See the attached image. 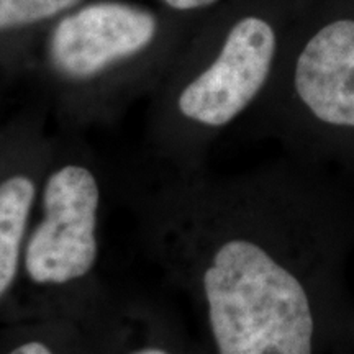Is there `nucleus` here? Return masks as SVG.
<instances>
[{
	"label": "nucleus",
	"instance_id": "3",
	"mask_svg": "<svg viewBox=\"0 0 354 354\" xmlns=\"http://www.w3.org/2000/svg\"><path fill=\"white\" fill-rule=\"evenodd\" d=\"M276 35L268 21L246 17L233 25L218 55L177 79L161 109L158 153L169 172H197L198 140L232 123L268 82Z\"/></svg>",
	"mask_w": 354,
	"mask_h": 354
},
{
	"label": "nucleus",
	"instance_id": "5",
	"mask_svg": "<svg viewBox=\"0 0 354 354\" xmlns=\"http://www.w3.org/2000/svg\"><path fill=\"white\" fill-rule=\"evenodd\" d=\"M51 145L32 131L0 153V308H8L19 282L21 254Z\"/></svg>",
	"mask_w": 354,
	"mask_h": 354
},
{
	"label": "nucleus",
	"instance_id": "7",
	"mask_svg": "<svg viewBox=\"0 0 354 354\" xmlns=\"http://www.w3.org/2000/svg\"><path fill=\"white\" fill-rule=\"evenodd\" d=\"M6 354H66L76 325L68 322H24Z\"/></svg>",
	"mask_w": 354,
	"mask_h": 354
},
{
	"label": "nucleus",
	"instance_id": "8",
	"mask_svg": "<svg viewBox=\"0 0 354 354\" xmlns=\"http://www.w3.org/2000/svg\"><path fill=\"white\" fill-rule=\"evenodd\" d=\"M82 0H0V33L55 19Z\"/></svg>",
	"mask_w": 354,
	"mask_h": 354
},
{
	"label": "nucleus",
	"instance_id": "9",
	"mask_svg": "<svg viewBox=\"0 0 354 354\" xmlns=\"http://www.w3.org/2000/svg\"><path fill=\"white\" fill-rule=\"evenodd\" d=\"M167 7L174 8V10L187 12V10H198V8H205L214 6L216 0H161Z\"/></svg>",
	"mask_w": 354,
	"mask_h": 354
},
{
	"label": "nucleus",
	"instance_id": "2",
	"mask_svg": "<svg viewBox=\"0 0 354 354\" xmlns=\"http://www.w3.org/2000/svg\"><path fill=\"white\" fill-rule=\"evenodd\" d=\"M105 205V172L94 154L53 143L8 305L19 320L81 325L109 297L102 277Z\"/></svg>",
	"mask_w": 354,
	"mask_h": 354
},
{
	"label": "nucleus",
	"instance_id": "6",
	"mask_svg": "<svg viewBox=\"0 0 354 354\" xmlns=\"http://www.w3.org/2000/svg\"><path fill=\"white\" fill-rule=\"evenodd\" d=\"M299 99L318 120L354 127V21L326 25L300 53L294 73Z\"/></svg>",
	"mask_w": 354,
	"mask_h": 354
},
{
	"label": "nucleus",
	"instance_id": "1",
	"mask_svg": "<svg viewBox=\"0 0 354 354\" xmlns=\"http://www.w3.org/2000/svg\"><path fill=\"white\" fill-rule=\"evenodd\" d=\"M138 216L146 251L201 312L215 354H312L302 279L264 234L232 218L198 171L171 172L141 198Z\"/></svg>",
	"mask_w": 354,
	"mask_h": 354
},
{
	"label": "nucleus",
	"instance_id": "4",
	"mask_svg": "<svg viewBox=\"0 0 354 354\" xmlns=\"http://www.w3.org/2000/svg\"><path fill=\"white\" fill-rule=\"evenodd\" d=\"M156 35V17L146 8L92 2L61 17L48 38L44 63L69 100L99 99L102 88L148 53Z\"/></svg>",
	"mask_w": 354,
	"mask_h": 354
}]
</instances>
